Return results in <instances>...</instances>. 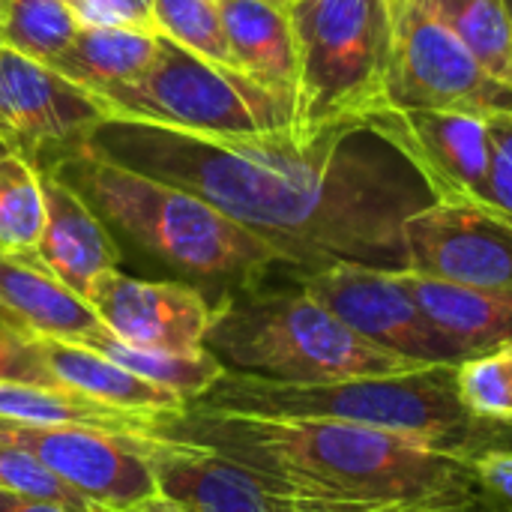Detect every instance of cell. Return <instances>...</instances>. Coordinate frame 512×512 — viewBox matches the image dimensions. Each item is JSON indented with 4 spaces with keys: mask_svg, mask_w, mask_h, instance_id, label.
Segmentation results:
<instances>
[{
    "mask_svg": "<svg viewBox=\"0 0 512 512\" xmlns=\"http://www.w3.org/2000/svg\"><path fill=\"white\" fill-rule=\"evenodd\" d=\"M357 135L210 138L108 117L81 150L204 198L267 240L291 276L333 264L408 270L405 222L432 195L381 153L351 144Z\"/></svg>",
    "mask_w": 512,
    "mask_h": 512,
    "instance_id": "6da1fadb",
    "label": "cell"
},
{
    "mask_svg": "<svg viewBox=\"0 0 512 512\" xmlns=\"http://www.w3.org/2000/svg\"><path fill=\"white\" fill-rule=\"evenodd\" d=\"M159 435L231 459L288 510L432 512L483 498L471 462L351 423L228 414L189 402Z\"/></svg>",
    "mask_w": 512,
    "mask_h": 512,
    "instance_id": "7a4b0ae2",
    "label": "cell"
},
{
    "mask_svg": "<svg viewBox=\"0 0 512 512\" xmlns=\"http://www.w3.org/2000/svg\"><path fill=\"white\" fill-rule=\"evenodd\" d=\"M195 405L228 414L351 423L462 462H474L486 453H512V423L474 417L462 405L456 366H426L402 375L327 384H285L225 369Z\"/></svg>",
    "mask_w": 512,
    "mask_h": 512,
    "instance_id": "3957f363",
    "label": "cell"
},
{
    "mask_svg": "<svg viewBox=\"0 0 512 512\" xmlns=\"http://www.w3.org/2000/svg\"><path fill=\"white\" fill-rule=\"evenodd\" d=\"M48 171L135 246L186 276L225 285V294L267 285L276 270L291 273L267 240L174 183L111 165L87 150L57 159Z\"/></svg>",
    "mask_w": 512,
    "mask_h": 512,
    "instance_id": "277c9868",
    "label": "cell"
},
{
    "mask_svg": "<svg viewBox=\"0 0 512 512\" xmlns=\"http://www.w3.org/2000/svg\"><path fill=\"white\" fill-rule=\"evenodd\" d=\"M204 348L228 372L285 384L384 378L426 369L357 336L294 279L291 288L258 285L222 294L213 306Z\"/></svg>",
    "mask_w": 512,
    "mask_h": 512,
    "instance_id": "5b68a950",
    "label": "cell"
},
{
    "mask_svg": "<svg viewBox=\"0 0 512 512\" xmlns=\"http://www.w3.org/2000/svg\"><path fill=\"white\" fill-rule=\"evenodd\" d=\"M297 90L291 132H363L387 108L393 63V0H291Z\"/></svg>",
    "mask_w": 512,
    "mask_h": 512,
    "instance_id": "8992f818",
    "label": "cell"
},
{
    "mask_svg": "<svg viewBox=\"0 0 512 512\" xmlns=\"http://www.w3.org/2000/svg\"><path fill=\"white\" fill-rule=\"evenodd\" d=\"M108 117L141 120L192 135L231 138L291 129L294 108L246 72L213 63L156 33L150 66L129 84L96 96Z\"/></svg>",
    "mask_w": 512,
    "mask_h": 512,
    "instance_id": "52a82bcc",
    "label": "cell"
},
{
    "mask_svg": "<svg viewBox=\"0 0 512 512\" xmlns=\"http://www.w3.org/2000/svg\"><path fill=\"white\" fill-rule=\"evenodd\" d=\"M387 108L512 111V87L492 78L423 0H393V63Z\"/></svg>",
    "mask_w": 512,
    "mask_h": 512,
    "instance_id": "ba28073f",
    "label": "cell"
},
{
    "mask_svg": "<svg viewBox=\"0 0 512 512\" xmlns=\"http://www.w3.org/2000/svg\"><path fill=\"white\" fill-rule=\"evenodd\" d=\"M357 336L417 366H459L462 354L420 309L402 282V270L333 264L291 276Z\"/></svg>",
    "mask_w": 512,
    "mask_h": 512,
    "instance_id": "9c48e42d",
    "label": "cell"
},
{
    "mask_svg": "<svg viewBox=\"0 0 512 512\" xmlns=\"http://www.w3.org/2000/svg\"><path fill=\"white\" fill-rule=\"evenodd\" d=\"M363 132L399 153L432 201L492 207L486 114L435 108H381Z\"/></svg>",
    "mask_w": 512,
    "mask_h": 512,
    "instance_id": "30bf717a",
    "label": "cell"
},
{
    "mask_svg": "<svg viewBox=\"0 0 512 512\" xmlns=\"http://www.w3.org/2000/svg\"><path fill=\"white\" fill-rule=\"evenodd\" d=\"M408 270L474 291L512 288V219L495 207L429 201L405 222Z\"/></svg>",
    "mask_w": 512,
    "mask_h": 512,
    "instance_id": "8fae6325",
    "label": "cell"
},
{
    "mask_svg": "<svg viewBox=\"0 0 512 512\" xmlns=\"http://www.w3.org/2000/svg\"><path fill=\"white\" fill-rule=\"evenodd\" d=\"M0 441L36 456L99 512H120L159 495L153 468L141 450L144 435L0 423Z\"/></svg>",
    "mask_w": 512,
    "mask_h": 512,
    "instance_id": "7c38bea8",
    "label": "cell"
},
{
    "mask_svg": "<svg viewBox=\"0 0 512 512\" xmlns=\"http://www.w3.org/2000/svg\"><path fill=\"white\" fill-rule=\"evenodd\" d=\"M0 84L15 126V150L36 168L81 150L87 135L108 120L93 93L6 45L0 48Z\"/></svg>",
    "mask_w": 512,
    "mask_h": 512,
    "instance_id": "4fadbf2b",
    "label": "cell"
},
{
    "mask_svg": "<svg viewBox=\"0 0 512 512\" xmlns=\"http://www.w3.org/2000/svg\"><path fill=\"white\" fill-rule=\"evenodd\" d=\"M87 303L117 339L171 354L201 351L213 321V306L198 288L186 282L132 279L120 270L96 276Z\"/></svg>",
    "mask_w": 512,
    "mask_h": 512,
    "instance_id": "5bb4252c",
    "label": "cell"
},
{
    "mask_svg": "<svg viewBox=\"0 0 512 512\" xmlns=\"http://www.w3.org/2000/svg\"><path fill=\"white\" fill-rule=\"evenodd\" d=\"M141 450L156 489L180 512H285L231 459L165 435H144Z\"/></svg>",
    "mask_w": 512,
    "mask_h": 512,
    "instance_id": "9a60e30c",
    "label": "cell"
},
{
    "mask_svg": "<svg viewBox=\"0 0 512 512\" xmlns=\"http://www.w3.org/2000/svg\"><path fill=\"white\" fill-rule=\"evenodd\" d=\"M39 183L45 201V225L36 243V255L66 288L87 300L96 276L117 270L120 249L114 246L96 210L54 171L39 168Z\"/></svg>",
    "mask_w": 512,
    "mask_h": 512,
    "instance_id": "2e32d148",
    "label": "cell"
},
{
    "mask_svg": "<svg viewBox=\"0 0 512 512\" xmlns=\"http://www.w3.org/2000/svg\"><path fill=\"white\" fill-rule=\"evenodd\" d=\"M0 324L24 339L78 342L102 321L36 252H0Z\"/></svg>",
    "mask_w": 512,
    "mask_h": 512,
    "instance_id": "e0dca14e",
    "label": "cell"
},
{
    "mask_svg": "<svg viewBox=\"0 0 512 512\" xmlns=\"http://www.w3.org/2000/svg\"><path fill=\"white\" fill-rule=\"evenodd\" d=\"M30 345L48 381H57L102 405L132 414H150V417H177L189 405L174 390L138 378L84 345L63 342V339H30Z\"/></svg>",
    "mask_w": 512,
    "mask_h": 512,
    "instance_id": "ac0fdd59",
    "label": "cell"
},
{
    "mask_svg": "<svg viewBox=\"0 0 512 512\" xmlns=\"http://www.w3.org/2000/svg\"><path fill=\"white\" fill-rule=\"evenodd\" d=\"M219 9L234 69L246 72L294 108L297 45L288 6L270 0H225Z\"/></svg>",
    "mask_w": 512,
    "mask_h": 512,
    "instance_id": "d6986e66",
    "label": "cell"
},
{
    "mask_svg": "<svg viewBox=\"0 0 512 512\" xmlns=\"http://www.w3.org/2000/svg\"><path fill=\"white\" fill-rule=\"evenodd\" d=\"M402 282L462 360L512 345V288L474 291L402 270Z\"/></svg>",
    "mask_w": 512,
    "mask_h": 512,
    "instance_id": "ffe728a7",
    "label": "cell"
},
{
    "mask_svg": "<svg viewBox=\"0 0 512 512\" xmlns=\"http://www.w3.org/2000/svg\"><path fill=\"white\" fill-rule=\"evenodd\" d=\"M174 417L132 414L102 405L57 381L24 384L0 381V423L48 426V429H93L111 435H159Z\"/></svg>",
    "mask_w": 512,
    "mask_h": 512,
    "instance_id": "44dd1931",
    "label": "cell"
},
{
    "mask_svg": "<svg viewBox=\"0 0 512 512\" xmlns=\"http://www.w3.org/2000/svg\"><path fill=\"white\" fill-rule=\"evenodd\" d=\"M156 33L123 24H81L72 42L48 63L78 87L102 96L135 81L153 60Z\"/></svg>",
    "mask_w": 512,
    "mask_h": 512,
    "instance_id": "7402d4cb",
    "label": "cell"
},
{
    "mask_svg": "<svg viewBox=\"0 0 512 512\" xmlns=\"http://www.w3.org/2000/svg\"><path fill=\"white\" fill-rule=\"evenodd\" d=\"M75 345H84V348L102 354L105 360L123 366L126 372H132L138 378H147L153 384H162V387L174 390L186 402H198L225 375V366L207 348L192 351V354H171V351H156V348H135L129 342L117 339L114 333H108L102 324L96 330H90L87 336H81Z\"/></svg>",
    "mask_w": 512,
    "mask_h": 512,
    "instance_id": "603a6c76",
    "label": "cell"
},
{
    "mask_svg": "<svg viewBox=\"0 0 512 512\" xmlns=\"http://www.w3.org/2000/svg\"><path fill=\"white\" fill-rule=\"evenodd\" d=\"M441 18L474 60L512 87V21L504 0H423Z\"/></svg>",
    "mask_w": 512,
    "mask_h": 512,
    "instance_id": "cb8c5ba5",
    "label": "cell"
},
{
    "mask_svg": "<svg viewBox=\"0 0 512 512\" xmlns=\"http://www.w3.org/2000/svg\"><path fill=\"white\" fill-rule=\"evenodd\" d=\"M45 225L39 168L21 153H0V252H36Z\"/></svg>",
    "mask_w": 512,
    "mask_h": 512,
    "instance_id": "d4e9b609",
    "label": "cell"
},
{
    "mask_svg": "<svg viewBox=\"0 0 512 512\" xmlns=\"http://www.w3.org/2000/svg\"><path fill=\"white\" fill-rule=\"evenodd\" d=\"M81 24L69 0H9L0 42L30 60L51 63Z\"/></svg>",
    "mask_w": 512,
    "mask_h": 512,
    "instance_id": "484cf974",
    "label": "cell"
},
{
    "mask_svg": "<svg viewBox=\"0 0 512 512\" xmlns=\"http://www.w3.org/2000/svg\"><path fill=\"white\" fill-rule=\"evenodd\" d=\"M153 27L213 63L234 66L216 0H153Z\"/></svg>",
    "mask_w": 512,
    "mask_h": 512,
    "instance_id": "4316f807",
    "label": "cell"
},
{
    "mask_svg": "<svg viewBox=\"0 0 512 512\" xmlns=\"http://www.w3.org/2000/svg\"><path fill=\"white\" fill-rule=\"evenodd\" d=\"M456 390L474 417L512 423V345L462 360Z\"/></svg>",
    "mask_w": 512,
    "mask_h": 512,
    "instance_id": "83f0119b",
    "label": "cell"
},
{
    "mask_svg": "<svg viewBox=\"0 0 512 512\" xmlns=\"http://www.w3.org/2000/svg\"><path fill=\"white\" fill-rule=\"evenodd\" d=\"M0 492L54 501V504H66V507L81 512H99L96 507H90L72 486H66L57 474H51L36 456H30L27 450L15 447L9 441H0Z\"/></svg>",
    "mask_w": 512,
    "mask_h": 512,
    "instance_id": "f1b7e54d",
    "label": "cell"
},
{
    "mask_svg": "<svg viewBox=\"0 0 512 512\" xmlns=\"http://www.w3.org/2000/svg\"><path fill=\"white\" fill-rule=\"evenodd\" d=\"M492 207L512 219V111L486 114Z\"/></svg>",
    "mask_w": 512,
    "mask_h": 512,
    "instance_id": "f546056e",
    "label": "cell"
},
{
    "mask_svg": "<svg viewBox=\"0 0 512 512\" xmlns=\"http://www.w3.org/2000/svg\"><path fill=\"white\" fill-rule=\"evenodd\" d=\"M84 24H123L153 30V0H69Z\"/></svg>",
    "mask_w": 512,
    "mask_h": 512,
    "instance_id": "4dcf8cb0",
    "label": "cell"
},
{
    "mask_svg": "<svg viewBox=\"0 0 512 512\" xmlns=\"http://www.w3.org/2000/svg\"><path fill=\"white\" fill-rule=\"evenodd\" d=\"M0 381H24V384H51L30 339L12 333L0 324Z\"/></svg>",
    "mask_w": 512,
    "mask_h": 512,
    "instance_id": "1f68e13d",
    "label": "cell"
},
{
    "mask_svg": "<svg viewBox=\"0 0 512 512\" xmlns=\"http://www.w3.org/2000/svg\"><path fill=\"white\" fill-rule=\"evenodd\" d=\"M471 465L492 512H512V453H486Z\"/></svg>",
    "mask_w": 512,
    "mask_h": 512,
    "instance_id": "d6a6232c",
    "label": "cell"
},
{
    "mask_svg": "<svg viewBox=\"0 0 512 512\" xmlns=\"http://www.w3.org/2000/svg\"><path fill=\"white\" fill-rule=\"evenodd\" d=\"M0 512H81L66 507V504H54V501H39V498H24V495H12V492H0Z\"/></svg>",
    "mask_w": 512,
    "mask_h": 512,
    "instance_id": "836d02e7",
    "label": "cell"
},
{
    "mask_svg": "<svg viewBox=\"0 0 512 512\" xmlns=\"http://www.w3.org/2000/svg\"><path fill=\"white\" fill-rule=\"evenodd\" d=\"M0 48H3V42H0ZM0 135L15 150V126H12V114H9V105H6V96H3V84H0Z\"/></svg>",
    "mask_w": 512,
    "mask_h": 512,
    "instance_id": "e575fe53",
    "label": "cell"
},
{
    "mask_svg": "<svg viewBox=\"0 0 512 512\" xmlns=\"http://www.w3.org/2000/svg\"><path fill=\"white\" fill-rule=\"evenodd\" d=\"M120 512H180L171 501H165L162 495H153V498H147V501H138L135 507H126V510Z\"/></svg>",
    "mask_w": 512,
    "mask_h": 512,
    "instance_id": "d590c367",
    "label": "cell"
},
{
    "mask_svg": "<svg viewBox=\"0 0 512 512\" xmlns=\"http://www.w3.org/2000/svg\"><path fill=\"white\" fill-rule=\"evenodd\" d=\"M6 12H9V0H0V27L6 21Z\"/></svg>",
    "mask_w": 512,
    "mask_h": 512,
    "instance_id": "8d00e7d4",
    "label": "cell"
},
{
    "mask_svg": "<svg viewBox=\"0 0 512 512\" xmlns=\"http://www.w3.org/2000/svg\"><path fill=\"white\" fill-rule=\"evenodd\" d=\"M6 150H12V147H9V144H6V138L0 135V153H6Z\"/></svg>",
    "mask_w": 512,
    "mask_h": 512,
    "instance_id": "74e56055",
    "label": "cell"
},
{
    "mask_svg": "<svg viewBox=\"0 0 512 512\" xmlns=\"http://www.w3.org/2000/svg\"><path fill=\"white\" fill-rule=\"evenodd\" d=\"M504 6H507V12H510V21H512V0H504Z\"/></svg>",
    "mask_w": 512,
    "mask_h": 512,
    "instance_id": "f35d334b",
    "label": "cell"
},
{
    "mask_svg": "<svg viewBox=\"0 0 512 512\" xmlns=\"http://www.w3.org/2000/svg\"><path fill=\"white\" fill-rule=\"evenodd\" d=\"M270 3H279V6H288V0H270Z\"/></svg>",
    "mask_w": 512,
    "mask_h": 512,
    "instance_id": "ab89813d",
    "label": "cell"
},
{
    "mask_svg": "<svg viewBox=\"0 0 512 512\" xmlns=\"http://www.w3.org/2000/svg\"><path fill=\"white\" fill-rule=\"evenodd\" d=\"M285 512H300V510H285Z\"/></svg>",
    "mask_w": 512,
    "mask_h": 512,
    "instance_id": "60d3db41",
    "label": "cell"
},
{
    "mask_svg": "<svg viewBox=\"0 0 512 512\" xmlns=\"http://www.w3.org/2000/svg\"><path fill=\"white\" fill-rule=\"evenodd\" d=\"M216 3H225V0H216Z\"/></svg>",
    "mask_w": 512,
    "mask_h": 512,
    "instance_id": "b9f144b4",
    "label": "cell"
},
{
    "mask_svg": "<svg viewBox=\"0 0 512 512\" xmlns=\"http://www.w3.org/2000/svg\"><path fill=\"white\" fill-rule=\"evenodd\" d=\"M288 3H291V0H288Z\"/></svg>",
    "mask_w": 512,
    "mask_h": 512,
    "instance_id": "7bdbcfd3",
    "label": "cell"
}]
</instances>
